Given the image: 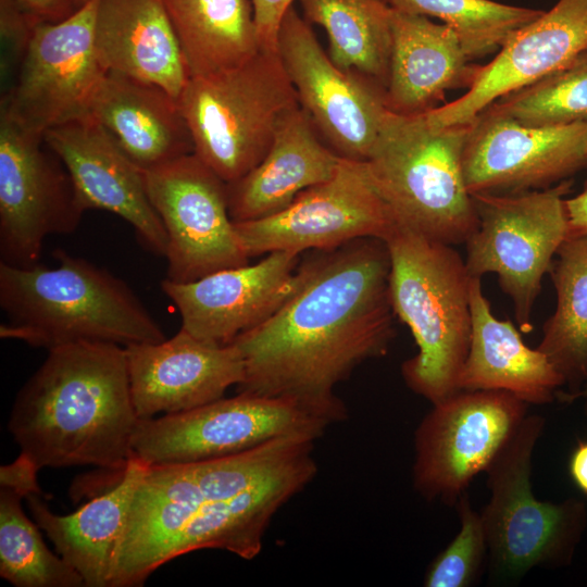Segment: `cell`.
Returning a JSON list of instances; mask_svg holds the SVG:
<instances>
[{"mask_svg":"<svg viewBox=\"0 0 587 587\" xmlns=\"http://www.w3.org/2000/svg\"><path fill=\"white\" fill-rule=\"evenodd\" d=\"M299 271L291 297L232 342L245 366L237 391L296 402L334 424L347 416L336 385L385 355L395 337L389 250L359 238L308 251Z\"/></svg>","mask_w":587,"mask_h":587,"instance_id":"obj_1","label":"cell"},{"mask_svg":"<svg viewBox=\"0 0 587 587\" xmlns=\"http://www.w3.org/2000/svg\"><path fill=\"white\" fill-rule=\"evenodd\" d=\"M317 438L290 434L224 458L154 464L139 480L110 587H138L201 549L255 558L275 513L316 475Z\"/></svg>","mask_w":587,"mask_h":587,"instance_id":"obj_2","label":"cell"},{"mask_svg":"<svg viewBox=\"0 0 587 587\" xmlns=\"http://www.w3.org/2000/svg\"><path fill=\"white\" fill-rule=\"evenodd\" d=\"M140 419L125 347L76 342L48 351L15 397L8 428L35 465H93L123 475Z\"/></svg>","mask_w":587,"mask_h":587,"instance_id":"obj_3","label":"cell"},{"mask_svg":"<svg viewBox=\"0 0 587 587\" xmlns=\"http://www.w3.org/2000/svg\"><path fill=\"white\" fill-rule=\"evenodd\" d=\"M58 265L13 266L0 261L2 339L52 350L76 342L123 347L166 339L133 289L107 268L54 251Z\"/></svg>","mask_w":587,"mask_h":587,"instance_id":"obj_4","label":"cell"},{"mask_svg":"<svg viewBox=\"0 0 587 587\" xmlns=\"http://www.w3.org/2000/svg\"><path fill=\"white\" fill-rule=\"evenodd\" d=\"M385 241L390 302L419 348L401 374L413 392L434 404L460 390L472 333V276L453 246L400 225Z\"/></svg>","mask_w":587,"mask_h":587,"instance_id":"obj_5","label":"cell"},{"mask_svg":"<svg viewBox=\"0 0 587 587\" xmlns=\"http://www.w3.org/2000/svg\"><path fill=\"white\" fill-rule=\"evenodd\" d=\"M469 123L433 126L423 114L392 113L363 161L397 224L441 243H465L478 214L463 173Z\"/></svg>","mask_w":587,"mask_h":587,"instance_id":"obj_6","label":"cell"},{"mask_svg":"<svg viewBox=\"0 0 587 587\" xmlns=\"http://www.w3.org/2000/svg\"><path fill=\"white\" fill-rule=\"evenodd\" d=\"M178 103L193 153L227 184L262 161L282 118L300 105L278 52L264 50L239 66L189 78Z\"/></svg>","mask_w":587,"mask_h":587,"instance_id":"obj_7","label":"cell"},{"mask_svg":"<svg viewBox=\"0 0 587 587\" xmlns=\"http://www.w3.org/2000/svg\"><path fill=\"white\" fill-rule=\"evenodd\" d=\"M545 424L544 416L527 414L485 471L490 497L480 515L492 579L570 564L585 529L584 502L541 501L533 492V454Z\"/></svg>","mask_w":587,"mask_h":587,"instance_id":"obj_8","label":"cell"},{"mask_svg":"<svg viewBox=\"0 0 587 587\" xmlns=\"http://www.w3.org/2000/svg\"><path fill=\"white\" fill-rule=\"evenodd\" d=\"M572 185L569 178L545 189L472 195L478 227L465 242L466 268L472 277L498 275L524 333L533 329L541 279L567 237L565 196Z\"/></svg>","mask_w":587,"mask_h":587,"instance_id":"obj_9","label":"cell"},{"mask_svg":"<svg viewBox=\"0 0 587 587\" xmlns=\"http://www.w3.org/2000/svg\"><path fill=\"white\" fill-rule=\"evenodd\" d=\"M526 415L527 403L503 390H459L434 403L414 434L415 490L455 507Z\"/></svg>","mask_w":587,"mask_h":587,"instance_id":"obj_10","label":"cell"},{"mask_svg":"<svg viewBox=\"0 0 587 587\" xmlns=\"http://www.w3.org/2000/svg\"><path fill=\"white\" fill-rule=\"evenodd\" d=\"M329 425L296 402L238 392L190 411L140 419L133 457L148 465L217 459L285 435L319 438Z\"/></svg>","mask_w":587,"mask_h":587,"instance_id":"obj_11","label":"cell"},{"mask_svg":"<svg viewBox=\"0 0 587 587\" xmlns=\"http://www.w3.org/2000/svg\"><path fill=\"white\" fill-rule=\"evenodd\" d=\"M86 211L43 136L0 111V261L21 267L39 263L45 239L73 234Z\"/></svg>","mask_w":587,"mask_h":587,"instance_id":"obj_12","label":"cell"},{"mask_svg":"<svg viewBox=\"0 0 587 587\" xmlns=\"http://www.w3.org/2000/svg\"><path fill=\"white\" fill-rule=\"evenodd\" d=\"M277 52L300 107L328 147L345 159L369 160L394 113L386 89L336 66L294 7L283 18Z\"/></svg>","mask_w":587,"mask_h":587,"instance_id":"obj_13","label":"cell"},{"mask_svg":"<svg viewBox=\"0 0 587 587\" xmlns=\"http://www.w3.org/2000/svg\"><path fill=\"white\" fill-rule=\"evenodd\" d=\"M98 0H88L60 22L36 25L1 110L23 128L42 135L88 114L107 74L95 46Z\"/></svg>","mask_w":587,"mask_h":587,"instance_id":"obj_14","label":"cell"},{"mask_svg":"<svg viewBox=\"0 0 587 587\" xmlns=\"http://www.w3.org/2000/svg\"><path fill=\"white\" fill-rule=\"evenodd\" d=\"M143 175L167 234L166 279L189 283L249 264L228 212L227 183L195 153Z\"/></svg>","mask_w":587,"mask_h":587,"instance_id":"obj_15","label":"cell"},{"mask_svg":"<svg viewBox=\"0 0 587 587\" xmlns=\"http://www.w3.org/2000/svg\"><path fill=\"white\" fill-rule=\"evenodd\" d=\"M234 226L252 258L274 251L327 250L366 237L386 240L398 224L364 162L342 158L333 177L301 191L286 209Z\"/></svg>","mask_w":587,"mask_h":587,"instance_id":"obj_16","label":"cell"},{"mask_svg":"<svg viewBox=\"0 0 587 587\" xmlns=\"http://www.w3.org/2000/svg\"><path fill=\"white\" fill-rule=\"evenodd\" d=\"M462 164L471 195L551 187L587 166V122L530 126L487 107L469 123Z\"/></svg>","mask_w":587,"mask_h":587,"instance_id":"obj_17","label":"cell"},{"mask_svg":"<svg viewBox=\"0 0 587 587\" xmlns=\"http://www.w3.org/2000/svg\"><path fill=\"white\" fill-rule=\"evenodd\" d=\"M302 254L274 251L255 264L224 268L189 283L164 278L182 328L214 345H229L273 315L300 283Z\"/></svg>","mask_w":587,"mask_h":587,"instance_id":"obj_18","label":"cell"},{"mask_svg":"<svg viewBox=\"0 0 587 587\" xmlns=\"http://www.w3.org/2000/svg\"><path fill=\"white\" fill-rule=\"evenodd\" d=\"M587 49V0H559L515 30L467 91L424 113L433 126L467 124L499 98L562 67Z\"/></svg>","mask_w":587,"mask_h":587,"instance_id":"obj_19","label":"cell"},{"mask_svg":"<svg viewBox=\"0 0 587 587\" xmlns=\"http://www.w3.org/2000/svg\"><path fill=\"white\" fill-rule=\"evenodd\" d=\"M45 141L61 159L88 210L126 221L145 249L165 257L167 234L148 197L143 171L90 114L51 127Z\"/></svg>","mask_w":587,"mask_h":587,"instance_id":"obj_20","label":"cell"},{"mask_svg":"<svg viewBox=\"0 0 587 587\" xmlns=\"http://www.w3.org/2000/svg\"><path fill=\"white\" fill-rule=\"evenodd\" d=\"M130 392L139 419L190 411L224 397L245 376L233 345L203 341L185 329L157 344L125 347Z\"/></svg>","mask_w":587,"mask_h":587,"instance_id":"obj_21","label":"cell"},{"mask_svg":"<svg viewBox=\"0 0 587 587\" xmlns=\"http://www.w3.org/2000/svg\"><path fill=\"white\" fill-rule=\"evenodd\" d=\"M390 23L386 99L392 112L423 114L437 108L448 90L471 87L479 65L469 59L451 27L392 8Z\"/></svg>","mask_w":587,"mask_h":587,"instance_id":"obj_22","label":"cell"},{"mask_svg":"<svg viewBox=\"0 0 587 587\" xmlns=\"http://www.w3.org/2000/svg\"><path fill=\"white\" fill-rule=\"evenodd\" d=\"M341 160L321 140L308 113L296 107L279 122L262 161L227 184L230 218L253 221L280 212L301 191L333 177Z\"/></svg>","mask_w":587,"mask_h":587,"instance_id":"obj_23","label":"cell"},{"mask_svg":"<svg viewBox=\"0 0 587 587\" xmlns=\"http://www.w3.org/2000/svg\"><path fill=\"white\" fill-rule=\"evenodd\" d=\"M88 114L142 171L193 153L178 99L154 84L107 72Z\"/></svg>","mask_w":587,"mask_h":587,"instance_id":"obj_24","label":"cell"},{"mask_svg":"<svg viewBox=\"0 0 587 587\" xmlns=\"http://www.w3.org/2000/svg\"><path fill=\"white\" fill-rule=\"evenodd\" d=\"M95 46L107 72L179 98L189 76L162 0H98Z\"/></svg>","mask_w":587,"mask_h":587,"instance_id":"obj_25","label":"cell"},{"mask_svg":"<svg viewBox=\"0 0 587 587\" xmlns=\"http://www.w3.org/2000/svg\"><path fill=\"white\" fill-rule=\"evenodd\" d=\"M470 303L471 342L459 389L503 390L527 404H546L558 398L564 378L540 350L525 345L510 320L492 314L478 277H471Z\"/></svg>","mask_w":587,"mask_h":587,"instance_id":"obj_26","label":"cell"},{"mask_svg":"<svg viewBox=\"0 0 587 587\" xmlns=\"http://www.w3.org/2000/svg\"><path fill=\"white\" fill-rule=\"evenodd\" d=\"M147 465L133 457L112 488L71 514L52 512L42 495L25 498L36 524L82 576L85 587H110L133 496Z\"/></svg>","mask_w":587,"mask_h":587,"instance_id":"obj_27","label":"cell"},{"mask_svg":"<svg viewBox=\"0 0 587 587\" xmlns=\"http://www.w3.org/2000/svg\"><path fill=\"white\" fill-rule=\"evenodd\" d=\"M189 78L243 64L260 52L251 0H162Z\"/></svg>","mask_w":587,"mask_h":587,"instance_id":"obj_28","label":"cell"},{"mask_svg":"<svg viewBox=\"0 0 587 587\" xmlns=\"http://www.w3.org/2000/svg\"><path fill=\"white\" fill-rule=\"evenodd\" d=\"M557 294L553 314L537 347L564 378L561 401H574L587 382V236H567L550 270Z\"/></svg>","mask_w":587,"mask_h":587,"instance_id":"obj_29","label":"cell"},{"mask_svg":"<svg viewBox=\"0 0 587 587\" xmlns=\"http://www.w3.org/2000/svg\"><path fill=\"white\" fill-rule=\"evenodd\" d=\"M304 18L328 37L336 66L388 84L391 53L390 7L383 0H300Z\"/></svg>","mask_w":587,"mask_h":587,"instance_id":"obj_30","label":"cell"},{"mask_svg":"<svg viewBox=\"0 0 587 587\" xmlns=\"http://www.w3.org/2000/svg\"><path fill=\"white\" fill-rule=\"evenodd\" d=\"M22 499L0 486V576L15 587H85L77 571L46 546Z\"/></svg>","mask_w":587,"mask_h":587,"instance_id":"obj_31","label":"cell"},{"mask_svg":"<svg viewBox=\"0 0 587 587\" xmlns=\"http://www.w3.org/2000/svg\"><path fill=\"white\" fill-rule=\"evenodd\" d=\"M390 8L439 18L458 35L471 61L503 46L519 28L544 11L492 0H383Z\"/></svg>","mask_w":587,"mask_h":587,"instance_id":"obj_32","label":"cell"},{"mask_svg":"<svg viewBox=\"0 0 587 587\" xmlns=\"http://www.w3.org/2000/svg\"><path fill=\"white\" fill-rule=\"evenodd\" d=\"M530 126L587 122V49L539 80L488 105Z\"/></svg>","mask_w":587,"mask_h":587,"instance_id":"obj_33","label":"cell"},{"mask_svg":"<svg viewBox=\"0 0 587 587\" xmlns=\"http://www.w3.org/2000/svg\"><path fill=\"white\" fill-rule=\"evenodd\" d=\"M455 509L460 529L429 564L424 577L426 587H470L487 565L488 546L480 512L473 509L466 492Z\"/></svg>","mask_w":587,"mask_h":587,"instance_id":"obj_34","label":"cell"},{"mask_svg":"<svg viewBox=\"0 0 587 587\" xmlns=\"http://www.w3.org/2000/svg\"><path fill=\"white\" fill-rule=\"evenodd\" d=\"M39 16L17 0H0L1 82L8 92L14 82Z\"/></svg>","mask_w":587,"mask_h":587,"instance_id":"obj_35","label":"cell"},{"mask_svg":"<svg viewBox=\"0 0 587 587\" xmlns=\"http://www.w3.org/2000/svg\"><path fill=\"white\" fill-rule=\"evenodd\" d=\"M295 0H251L260 50L277 52L283 18Z\"/></svg>","mask_w":587,"mask_h":587,"instance_id":"obj_36","label":"cell"},{"mask_svg":"<svg viewBox=\"0 0 587 587\" xmlns=\"http://www.w3.org/2000/svg\"><path fill=\"white\" fill-rule=\"evenodd\" d=\"M39 471L28 457L20 452L12 463L0 467V486L21 494L24 499L32 494L42 495L37 480Z\"/></svg>","mask_w":587,"mask_h":587,"instance_id":"obj_37","label":"cell"},{"mask_svg":"<svg viewBox=\"0 0 587 587\" xmlns=\"http://www.w3.org/2000/svg\"><path fill=\"white\" fill-rule=\"evenodd\" d=\"M40 18L60 22L73 14L77 8L74 0H17Z\"/></svg>","mask_w":587,"mask_h":587,"instance_id":"obj_38","label":"cell"},{"mask_svg":"<svg viewBox=\"0 0 587 587\" xmlns=\"http://www.w3.org/2000/svg\"><path fill=\"white\" fill-rule=\"evenodd\" d=\"M565 205L569 218L567 236H587V182L578 195L565 199Z\"/></svg>","mask_w":587,"mask_h":587,"instance_id":"obj_39","label":"cell"},{"mask_svg":"<svg viewBox=\"0 0 587 587\" xmlns=\"http://www.w3.org/2000/svg\"><path fill=\"white\" fill-rule=\"evenodd\" d=\"M569 474L574 485L587 496V440H579L572 451Z\"/></svg>","mask_w":587,"mask_h":587,"instance_id":"obj_40","label":"cell"},{"mask_svg":"<svg viewBox=\"0 0 587 587\" xmlns=\"http://www.w3.org/2000/svg\"><path fill=\"white\" fill-rule=\"evenodd\" d=\"M577 398H584L585 399V402H586V409H587V382L585 383V385L583 386L582 390L579 391V394L577 395L576 399Z\"/></svg>","mask_w":587,"mask_h":587,"instance_id":"obj_41","label":"cell"},{"mask_svg":"<svg viewBox=\"0 0 587 587\" xmlns=\"http://www.w3.org/2000/svg\"><path fill=\"white\" fill-rule=\"evenodd\" d=\"M88 0H74L75 2V5L77 9H79L80 7H83Z\"/></svg>","mask_w":587,"mask_h":587,"instance_id":"obj_42","label":"cell"}]
</instances>
